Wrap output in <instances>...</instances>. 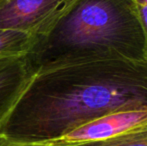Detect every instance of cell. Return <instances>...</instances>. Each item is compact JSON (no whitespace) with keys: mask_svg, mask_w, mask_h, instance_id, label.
Segmentation results:
<instances>
[{"mask_svg":"<svg viewBox=\"0 0 147 146\" xmlns=\"http://www.w3.org/2000/svg\"><path fill=\"white\" fill-rule=\"evenodd\" d=\"M147 109V60L112 56L41 69L3 123L0 137L57 139L104 115Z\"/></svg>","mask_w":147,"mask_h":146,"instance_id":"1","label":"cell"},{"mask_svg":"<svg viewBox=\"0 0 147 146\" xmlns=\"http://www.w3.org/2000/svg\"><path fill=\"white\" fill-rule=\"evenodd\" d=\"M73 146H147V123L103 140Z\"/></svg>","mask_w":147,"mask_h":146,"instance_id":"7","label":"cell"},{"mask_svg":"<svg viewBox=\"0 0 147 146\" xmlns=\"http://www.w3.org/2000/svg\"><path fill=\"white\" fill-rule=\"evenodd\" d=\"M70 0H0V29L45 34Z\"/></svg>","mask_w":147,"mask_h":146,"instance_id":"3","label":"cell"},{"mask_svg":"<svg viewBox=\"0 0 147 146\" xmlns=\"http://www.w3.org/2000/svg\"><path fill=\"white\" fill-rule=\"evenodd\" d=\"M112 56L146 59L145 34L130 0H70L26 59L36 72Z\"/></svg>","mask_w":147,"mask_h":146,"instance_id":"2","label":"cell"},{"mask_svg":"<svg viewBox=\"0 0 147 146\" xmlns=\"http://www.w3.org/2000/svg\"><path fill=\"white\" fill-rule=\"evenodd\" d=\"M37 37L25 32L0 29V59L27 57Z\"/></svg>","mask_w":147,"mask_h":146,"instance_id":"6","label":"cell"},{"mask_svg":"<svg viewBox=\"0 0 147 146\" xmlns=\"http://www.w3.org/2000/svg\"><path fill=\"white\" fill-rule=\"evenodd\" d=\"M0 146H54L45 142H35V143H25V142H16L4 137H0Z\"/></svg>","mask_w":147,"mask_h":146,"instance_id":"9","label":"cell"},{"mask_svg":"<svg viewBox=\"0 0 147 146\" xmlns=\"http://www.w3.org/2000/svg\"><path fill=\"white\" fill-rule=\"evenodd\" d=\"M146 123L147 109L120 111L84 123L59 138L45 143L54 146H73L103 140Z\"/></svg>","mask_w":147,"mask_h":146,"instance_id":"4","label":"cell"},{"mask_svg":"<svg viewBox=\"0 0 147 146\" xmlns=\"http://www.w3.org/2000/svg\"><path fill=\"white\" fill-rule=\"evenodd\" d=\"M33 74L26 57L0 59V130Z\"/></svg>","mask_w":147,"mask_h":146,"instance_id":"5","label":"cell"},{"mask_svg":"<svg viewBox=\"0 0 147 146\" xmlns=\"http://www.w3.org/2000/svg\"><path fill=\"white\" fill-rule=\"evenodd\" d=\"M135 12L139 18V21L143 28L146 38V59H147V0H130Z\"/></svg>","mask_w":147,"mask_h":146,"instance_id":"8","label":"cell"}]
</instances>
